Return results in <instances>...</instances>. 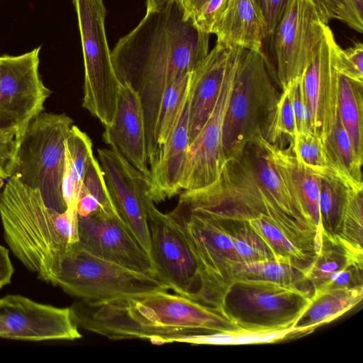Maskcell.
<instances>
[{
  "instance_id": "obj_1",
  "label": "cell",
  "mask_w": 363,
  "mask_h": 363,
  "mask_svg": "<svg viewBox=\"0 0 363 363\" xmlns=\"http://www.w3.org/2000/svg\"><path fill=\"white\" fill-rule=\"evenodd\" d=\"M209 38L210 34L186 18L183 4L174 2L146 13L111 52L120 84L129 86L140 98L148 162L157 150L156 129L164 94L178 78L193 72L207 56Z\"/></svg>"
},
{
  "instance_id": "obj_37",
  "label": "cell",
  "mask_w": 363,
  "mask_h": 363,
  "mask_svg": "<svg viewBox=\"0 0 363 363\" xmlns=\"http://www.w3.org/2000/svg\"><path fill=\"white\" fill-rule=\"evenodd\" d=\"M335 65L340 74L363 82V45L360 42L347 49L338 44L335 48Z\"/></svg>"
},
{
  "instance_id": "obj_2",
  "label": "cell",
  "mask_w": 363,
  "mask_h": 363,
  "mask_svg": "<svg viewBox=\"0 0 363 363\" xmlns=\"http://www.w3.org/2000/svg\"><path fill=\"white\" fill-rule=\"evenodd\" d=\"M167 291L96 304L88 315L74 311L77 324L111 340L160 337L166 343L184 336L245 329L220 309Z\"/></svg>"
},
{
  "instance_id": "obj_43",
  "label": "cell",
  "mask_w": 363,
  "mask_h": 363,
  "mask_svg": "<svg viewBox=\"0 0 363 363\" xmlns=\"http://www.w3.org/2000/svg\"><path fill=\"white\" fill-rule=\"evenodd\" d=\"M311 1L314 4L321 19L325 24H328L333 19H337L345 22V10L338 0Z\"/></svg>"
},
{
  "instance_id": "obj_3",
  "label": "cell",
  "mask_w": 363,
  "mask_h": 363,
  "mask_svg": "<svg viewBox=\"0 0 363 363\" xmlns=\"http://www.w3.org/2000/svg\"><path fill=\"white\" fill-rule=\"evenodd\" d=\"M0 218L13 255L51 284L67 249L79 242L77 208L60 213L45 203L38 190L11 176L0 194Z\"/></svg>"
},
{
  "instance_id": "obj_29",
  "label": "cell",
  "mask_w": 363,
  "mask_h": 363,
  "mask_svg": "<svg viewBox=\"0 0 363 363\" xmlns=\"http://www.w3.org/2000/svg\"><path fill=\"white\" fill-rule=\"evenodd\" d=\"M191 72L178 78L164 94L156 129L157 148L164 144L170 135L188 101Z\"/></svg>"
},
{
  "instance_id": "obj_31",
  "label": "cell",
  "mask_w": 363,
  "mask_h": 363,
  "mask_svg": "<svg viewBox=\"0 0 363 363\" xmlns=\"http://www.w3.org/2000/svg\"><path fill=\"white\" fill-rule=\"evenodd\" d=\"M362 191L348 189L334 234L354 246L362 247Z\"/></svg>"
},
{
  "instance_id": "obj_7",
  "label": "cell",
  "mask_w": 363,
  "mask_h": 363,
  "mask_svg": "<svg viewBox=\"0 0 363 363\" xmlns=\"http://www.w3.org/2000/svg\"><path fill=\"white\" fill-rule=\"evenodd\" d=\"M169 213L180 227L197 264L196 301L224 312L225 296L231 284L242 278L245 264L230 235L218 218L207 214L177 207Z\"/></svg>"
},
{
  "instance_id": "obj_18",
  "label": "cell",
  "mask_w": 363,
  "mask_h": 363,
  "mask_svg": "<svg viewBox=\"0 0 363 363\" xmlns=\"http://www.w3.org/2000/svg\"><path fill=\"white\" fill-rule=\"evenodd\" d=\"M78 237L80 245L97 257L157 276L152 259L123 221L100 211L78 216Z\"/></svg>"
},
{
  "instance_id": "obj_39",
  "label": "cell",
  "mask_w": 363,
  "mask_h": 363,
  "mask_svg": "<svg viewBox=\"0 0 363 363\" xmlns=\"http://www.w3.org/2000/svg\"><path fill=\"white\" fill-rule=\"evenodd\" d=\"M228 2V0H208L192 18L194 25L204 33H213Z\"/></svg>"
},
{
  "instance_id": "obj_40",
  "label": "cell",
  "mask_w": 363,
  "mask_h": 363,
  "mask_svg": "<svg viewBox=\"0 0 363 363\" xmlns=\"http://www.w3.org/2000/svg\"><path fill=\"white\" fill-rule=\"evenodd\" d=\"M264 16L269 37L281 19L289 0H255Z\"/></svg>"
},
{
  "instance_id": "obj_22",
  "label": "cell",
  "mask_w": 363,
  "mask_h": 363,
  "mask_svg": "<svg viewBox=\"0 0 363 363\" xmlns=\"http://www.w3.org/2000/svg\"><path fill=\"white\" fill-rule=\"evenodd\" d=\"M230 48L216 42L213 48L191 72L189 99V143L211 115L224 79Z\"/></svg>"
},
{
  "instance_id": "obj_12",
  "label": "cell",
  "mask_w": 363,
  "mask_h": 363,
  "mask_svg": "<svg viewBox=\"0 0 363 363\" xmlns=\"http://www.w3.org/2000/svg\"><path fill=\"white\" fill-rule=\"evenodd\" d=\"M41 47L24 54L0 56V121L19 138L28 122L44 110L50 96L39 73Z\"/></svg>"
},
{
  "instance_id": "obj_45",
  "label": "cell",
  "mask_w": 363,
  "mask_h": 363,
  "mask_svg": "<svg viewBox=\"0 0 363 363\" xmlns=\"http://www.w3.org/2000/svg\"><path fill=\"white\" fill-rule=\"evenodd\" d=\"M208 0H185L184 7L186 18L192 19Z\"/></svg>"
},
{
  "instance_id": "obj_8",
  "label": "cell",
  "mask_w": 363,
  "mask_h": 363,
  "mask_svg": "<svg viewBox=\"0 0 363 363\" xmlns=\"http://www.w3.org/2000/svg\"><path fill=\"white\" fill-rule=\"evenodd\" d=\"M51 284L89 306L169 289L157 275L102 259L86 250L79 242L67 249Z\"/></svg>"
},
{
  "instance_id": "obj_28",
  "label": "cell",
  "mask_w": 363,
  "mask_h": 363,
  "mask_svg": "<svg viewBox=\"0 0 363 363\" xmlns=\"http://www.w3.org/2000/svg\"><path fill=\"white\" fill-rule=\"evenodd\" d=\"M247 221L271 249L276 261L305 269L313 260L315 255L293 242L267 216H262Z\"/></svg>"
},
{
  "instance_id": "obj_38",
  "label": "cell",
  "mask_w": 363,
  "mask_h": 363,
  "mask_svg": "<svg viewBox=\"0 0 363 363\" xmlns=\"http://www.w3.org/2000/svg\"><path fill=\"white\" fill-rule=\"evenodd\" d=\"M289 89L297 134L312 133L311 114L306 105L301 79L294 82Z\"/></svg>"
},
{
  "instance_id": "obj_14",
  "label": "cell",
  "mask_w": 363,
  "mask_h": 363,
  "mask_svg": "<svg viewBox=\"0 0 363 363\" xmlns=\"http://www.w3.org/2000/svg\"><path fill=\"white\" fill-rule=\"evenodd\" d=\"M150 257L159 278L176 294L196 301L198 268L180 227L170 213L160 211L150 199L146 204Z\"/></svg>"
},
{
  "instance_id": "obj_32",
  "label": "cell",
  "mask_w": 363,
  "mask_h": 363,
  "mask_svg": "<svg viewBox=\"0 0 363 363\" xmlns=\"http://www.w3.org/2000/svg\"><path fill=\"white\" fill-rule=\"evenodd\" d=\"M92 146L89 135L73 125L65 143L64 168L69 172L78 196L86 164L94 155Z\"/></svg>"
},
{
  "instance_id": "obj_46",
  "label": "cell",
  "mask_w": 363,
  "mask_h": 363,
  "mask_svg": "<svg viewBox=\"0 0 363 363\" xmlns=\"http://www.w3.org/2000/svg\"><path fill=\"white\" fill-rule=\"evenodd\" d=\"M185 0H147L146 6H147V12H152L160 10L165 6L171 4V3H179L183 4Z\"/></svg>"
},
{
  "instance_id": "obj_17",
  "label": "cell",
  "mask_w": 363,
  "mask_h": 363,
  "mask_svg": "<svg viewBox=\"0 0 363 363\" xmlns=\"http://www.w3.org/2000/svg\"><path fill=\"white\" fill-rule=\"evenodd\" d=\"M337 43L328 26L320 46L301 79L311 114L312 133L325 141L338 114L340 74L335 65Z\"/></svg>"
},
{
  "instance_id": "obj_47",
  "label": "cell",
  "mask_w": 363,
  "mask_h": 363,
  "mask_svg": "<svg viewBox=\"0 0 363 363\" xmlns=\"http://www.w3.org/2000/svg\"><path fill=\"white\" fill-rule=\"evenodd\" d=\"M0 138H1V139H13V138H16L12 136L11 135H10L6 131V130L4 127V125H3L2 123L1 122V121H0Z\"/></svg>"
},
{
  "instance_id": "obj_41",
  "label": "cell",
  "mask_w": 363,
  "mask_h": 363,
  "mask_svg": "<svg viewBox=\"0 0 363 363\" xmlns=\"http://www.w3.org/2000/svg\"><path fill=\"white\" fill-rule=\"evenodd\" d=\"M18 144V138H0V177L4 179L11 176Z\"/></svg>"
},
{
  "instance_id": "obj_24",
  "label": "cell",
  "mask_w": 363,
  "mask_h": 363,
  "mask_svg": "<svg viewBox=\"0 0 363 363\" xmlns=\"http://www.w3.org/2000/svg\"><path fill=\"white\" fill-rule=\"evenodd\" d=\"M213 34L230 48L239 46L262 53L267 38L265 21L255 0H228Z\"/></svg>"
},
{
  "instance_id": "obj_4",
  "label": "cell",
  "mask_w": 363,
  "mask_h": 363,
  "mask_svg": "<svg viewBox=\"0 0 363 363\" xmlns=\"http://www.w3.org/2000/svg\"><path fill=\"white\" fill-rule=\"evenodd\" d=\"M176 207L223 218L248 220L267 216L293 242L315 255V235L278 206L259 180L245 147L239 157L225 161L213 182L181 191Z\"/></svg>"
},
{
  "instance_id": "obj_15",
  "label": "cell",
  "mask_w": 363,
  "mask_h": 363,
  "mask_svg": "<svg viewBox=\"0 0 363 363\" xmlns=\"http://www.w3.org/2000/svg\"><path fill=\"white\" fill-rule=\"evenodd\" d=\"M0 337L42 341L82 337L72 307L57 308L20 295L0 298Z\"/></svg>"
},
{
  "instance_id": "obj_19",
  "label": "cell",
  "mask_w": 363,
  "mask_h": 363,
  "mask_svg": "<svg viewBox=\"0 0 363 363\" xmlns=\"http://www.w3.org/2000/svg\"><path fill=\"white\" fill-rule=\"evenodd\" d=\"M363 249L358 248L323 228L320 246L305 269L306 284L313 292L362 285ZM312 292V293H313Z\"/></svg>"
},
{
  "instance_id": "obj_23",
  "label": "cell",
  "mask_w": 363,
  "mask_h": 363,
  "mask_svg": "<svg viewBox=\"0 0 363 363\" xmlns=\"http://www.w3.org/2000/svg\"><path fill=\"white\" fill-rule=\"evenodd\" d=\"M255 139L266 150L301 213L316 229L321 228L318 209L321 178L300 164L289 147L271 144L262 135Z\"/></svg>"
},
{
  "instance_id": "obj_21",
  "label": "cell",
  "mask_w": 363,
  "mask_h": 363,
  "mask_svg": "<svg viewBox=\"0 0 363 363\" xmlns=\"http://www.w3.org/2000/svg\"><path fill=\"white\" fill-rule=\"evenodd\" d=\"M190 94V93H189ZM189 99L179 120L164 144L150 162L147 192L154 203H160L180 194L189 138L188 132Z\"/></svg>"
},
{
  "instance_id": "obj_30",
  "label": "cell",
  "mask_w": 363,
  "mask_h": 363,
  "mask_svg": "<svg viewBox=\"0 0 363 363\" xmlns=\"http://www.w3.org/2000/svg\"><path fill=\"white\" fill-rule=\"evenodd\" d=\"M325 145L338 170L347 179L363 185V162L357 157L339 114L331 132L325 140Z\"/></svg>"
},
{
  "instance_id": "obj_33",
  "label": "cell",
  "mask_w": 363,
  "mask_h": 363,
  "mask_svg": "<svg viewBox=\"0 0 363 363\" xmlns=\"http://www.w3.org/2000/svg\"><path fill=\"white\" fill-rule=\"evenodd\" d=\"M304 270L273 259L250 262L244 266L242 279L267 280L284 286L301 288V285L306 284Z\"/></svg>"
},
{
  "instance_id": "obj_27",
  "label": "cell",
  "mask_w": 363,
  "mask_h": 363,
  "mask_svg": "<svg viewBox=\"0 0 363 363\" xmlns=\"http://www.w3.org/2000/svg\"><path fill=\"white\" fill-rule=\"evenodd\" d=\"M338 114L358 160L363 162V82L340 74Z\"/></svg>"
},
{
  "instance_id": "obj_34",
  "label": "cell",
  "mask_w": 363,
  "mask_h": 363,
  "mask_svg": "<svg viewBox=\"0 0 363 363\" xmlns=\"http://www.w3.org/2000/svg\"><path fill=\"white\" fill-rule=\"evenodd\" d=\"M83 194H89L96 199L100 212L123 221L111 198L101 165L94 155L88 161L79 189V195Z\"/></svg>"
},
{
  "instance_id": "obj_5",
  "label": "cell",
  "mask_w": 363,
  "mask_h": 363,
  "mask_svg": "<svg viewBox=\"0 0 363 363\" xmlns=\"http://www.w3.org/2000/svg\"><path fill=\"white\" fill-rule=\"evenodd\" d=\"M279 95L263 53L242 48L223 124L225 161L239 157L257 136L264 138Z\"/></svg>"
},
{
  "instance_id": "obj_20",
  "label": "cell",
  "mask_w": 363,
  "mask_h": 363,
  "mask_svg": "<svg viewBox=\"0 0 363 363\" xmlns=\"http://www.w3.org/2000/svg\"><path fill=\"white\" fill-rule=\"evenodd\" d=\"M103 139L147 177V153L143 111L139 96L126 84H120L112 124L104 127Z\"/></svg>"
},
{
  "instance_id": "obj_6",
  "label": "cell",
  "mask_w": 363,
  "mask_h": 363,
  "mask_svg": "<svg viewBox=\"0 0 363 363\" xmlns=\"http://www.w3.org/2000/svg\"><path fill=\"white\" fill-rule=\"evenodd\" d=\"M73 125L65 113L42 111L33 118L18 138L11 172V176L38 190L45 203L60 213L67 209L62 182L65 143Z\"/></svg>"
},
{
  "instance_id": "obj_16",
  "label": "cell",
  "mask_w": 363,
  "mask_h": 363,
  "mask_svg": "<svg viewBox=\"0 0 363 363\" xmlns=\"http://www.w3.org/2000/svg\"><path fill=\"white\" fill-rule=\"evenodd\" d=\"M97 153L108 189L120 216L150 257L146 211V204L150 199L147 192V177L111 148L98 149Z\"/></svg>"
},
{
  "instance_id": "obj_42",
  "label": "cell",
  "mask_w": 363,
  "mask_h": 363,
  "mask_svg": "<svg viewBox=\"0 0 363 363\" xmlns=\"http://www.w3.org/2000/svg\"><path fill=\"white\" fill-rule=\"evenodd\" d=\"M342 5L345 23L354 30L363 32V0H338Z\"/></svg>"
},
{
  "instance_id": "obj_48",
  "label": "cell",
  "mask_w": 363,
  "mask_h": 363,
  "mask_svg": "<svg viewBox=\"0 0 363 363\" xmlns=\"http://www.w3.org/2000/svg\"><path fill=\"white\" fill-rule=\"evenodd\" d=\"M4 180H5L4 179H3L2 177H0V190L4 184Z\"/></svg>"
},
{
  "instance_id": "obj_13",
  "label": "cell",
  "mask_w": 363,
  "mask_h": 363,
  "mask_svg": "<svg viewBox=\"0 0 363 363\" xmlns=\"http://www.w3.org/2000/svg\"><path fill=\"white\" fill-rule=\"evenodd\" d=\"M241 48L239 46L230 48L225 74L217 101L203 128L189 143L180 182L182 189L192 190L209 185L217 179L225 162L223 129Z\"/></svg>"
},
{
  "instance_id": "obj_10",
  "label": "cell",
  "mask_w": 363,
  "mask_h": 363,
  "mask_svg": "<svg viewBox=\"0 0 363 363\" xmlns=\"http://www.w3.org/2000/svg\"><path fill=\"white\" fill-rule=\"evenodd\" d=\"M311 294L300 287L274 281L242 279L229 288L224 312L244 328H294L311 301Z\"/></svg>"
},
{
  "instance_id": "obj_11",
  "label": "cell",
  "mask_w": 363,
  "mask_h": 363,
  "mask_svg": "<svg viewBox=\"0 0 363 363\" xmlns=\"http://www.w3.org/2000/svg\"><path fill=\"white\" fill-rule=\"evenodd\" d=\"M327 26L311 0H289L269 36L276 64L275 79L282 91L302 78Z\"/></svg>"
},
{
  "instance_id": "obj_26",
  "label": "cell",
  "mask_w": 363,
  "mask_h": 363,
  "mask_svg": "<svg viewBox=\"0 0 363 363\" xmlns=\"http://www.w3.org/2000/svg\"><path fill=\"white\" fill-rule=\"evenodd\" d=\"M298 162L320 178L337 182L352 190L363 189L345 177L335 167L323 141L313 133L297 134L289 146Z\"/></svg>"
},
{
  "instance_id": "obj_44",
  "label": "cell",
  "mask_w": 363,
  "mask_h": 363,
  "mask_svg": "<svg viewBox=\"0 0 363 363\" xmlns=\"http://www.w3.org/2000/svg\"><path fill=\"white\" fill-rule=\"evenodd\" d=\"M13 272L9 250L0 245V289L10 284Z\"/></svg>"
},
{
  "instance_id": "obj_25",
  "label": "cell",
  "mask_w": 363,
  "mask_h": 363,
  "mask_svg": "<svg viewBox=\"0 0 363 363\" xmlns=\"http://www.w3.org/2000/svg\"><path fill=\"white\" fill-rule=\"evenodd\" d=\"M363 298V285L314 291L309 306L295 323V336L311 333L349 311Z\"/></svg>"
},
{
  "instance_id": "obj_9",
  "label": "cell",
  "mask_w": 363,
  "mask_h": 363,
  "mask_svg": "<svg viewBox=\"0 0 363 363\" xmlns=\"http://www.w3.org/2000/svg\"><path fill=\"white\" fill-rule=\"evenodd\" d=\"M80 33L84 67L82 106L104 126L112 124L120 82L115 73L105 29L104 0H73Z\"/></svg>"
},
{
  "instance_id": "obj_35",
  "label": "cell",
  "mask_w": 363,
  "mask_h": 363,
  "mask_svg": "<svg viewBox=\"0 0 363 363\" xmlns=\"http://www.w3.org/2000/svg\"><path fill=\"white\" fill-rule=\"evenodd\" d=\"M341 184L321 178L318 209L322 228L333 235L347 190ZM352 190V189H351Z\"/></svg>"
},
{
  "instance_id": "obj_36",
  "label": "cell",
  "mask_w": 363,
  "mask_h": 363,
  "mask_svg": "<svg viewBox=\"0 0 363 363\" xmlns=\"http://www.w3.org/2000/svg\"><path fill=\"white\" fill-rule=\"evenodd\" d=\"M296 135L291 96L287 88L279 95L264 139L271 144H277L283 138H287L290 143Z\"/></svg>"
}]
</instances>
